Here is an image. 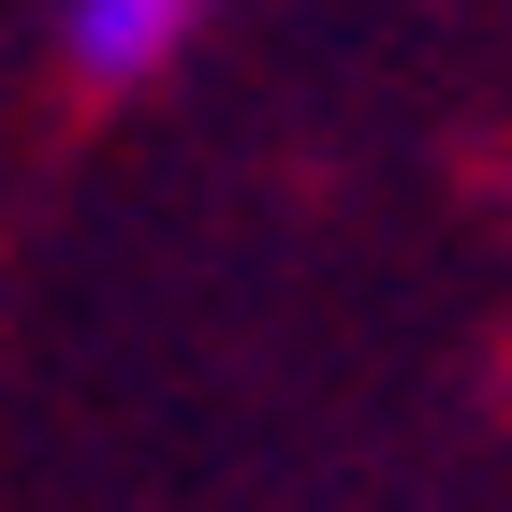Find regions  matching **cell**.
Listing matches in <instances>:
<instances>
[{
  "instance_id": "6da1fadb",
  "label": "cell",
  "mask_w": 512,
  "mask_h": 512,
  "mask_svg": "<svg viewBox=\"0 0 512 512\" xmlns=\"http://www.w3.org/2000/svg\"><path fill=\"white\" fill-rule=\"evenodd\" d=\"M191 30H205V0H59V59L88 88H147Z\"/></svg>"
}]
</instances>
